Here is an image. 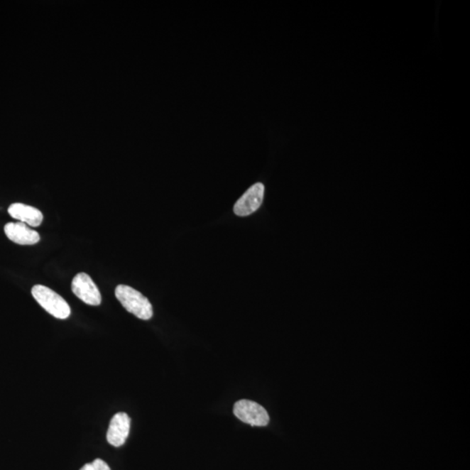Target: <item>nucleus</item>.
Masks as SVG:
<instances>
[{"label":"nucleus","mask_w":470,"mask_h":470,"mask_svg":"<svg viewBox=\"0 0 470 470\" xmlns=\"http://www.w3.org/2000/svg\"><path fill=\"white\" fill-rule=\"evenodd\" d=\"M265 187L263 183L253 185L245 194L237 200L234 207V214L245 217L259 209L263 202Z\"/></svg>","instance_id":"5"},{"label":"nucleus","mask_w":470,"mask_h":470,"mask_svg":"<svg viewBox=\"0 0 470 470\" xmlns=\"http://www.w3.org/2000/svg\"><path fill=\"white\" fill-rule=\"evenodd\" d=\"M234 414L241 422L251 426L264 427L269 422L267 410L253 400H238L234 406Z\"/></svg>","instance_id":"3"},{"label":"nucleus","mask_w":470,"mask_h":470,"mask_svg":"<svg viewBox=\"0 0 470 470\" xmlns=\"http://www.w3.org/2000/svg\"><path fill=\"white\" fill-rule=\"evenodd\" d=\"M72 290L77 297L90 306L102 303V295L94 280L87 273H80L72 280Z\"/></svg>","instance_id":"4"},{"label":"nucleus","mask_w":470,"mask_h":470,"mask_svg":"<svg viewBox=\"0 0 470 470\" xmlns=\"http://www.w3.org/2000/svg\"><path fill=\"white\" fill-rule=\"evenodd\" d=\"M115 295L121 305L138 319L148 321L153 317L152 304L141 293L134 288L126 285H119L115 290Z\"/></svg>","instance_id":"1"},{"label":"nucleus","mask_w":470,"mask_h":470,"mask_svg":"<svg viewBox=\"0 0 470 470\" xmlns=\"http://www.w3.org/2000/svg\"><path fill=\"white\" fill-rule=\"evenodd\" d=\"M131 419L126 413H118L111 420L106 440L114 447H121L125 444L130 433Z\"/></svg>","instance_id":"6"},{"label":"nucleus","mask_w":470,"mask_h":470,"mask_svg":"<svg viewBox=\"0 0 470 470\" xmlns=\"http://www.w3.org/2000/svg\"><path fill=\"white\" fill-rule=\"evenodd\" d=\"M5 233L10 241L18 245H34L40 241V234L23 222L7 223Z\"/></svg>","instance_id":"7"},{"label":"nucleus","mask_w":470,"mask_h":470,"mask_svg":"<svg viewBox=\"0 0 470 470\" xmlns=\"http://www.w3.org/2000/svg\"><path fill=\"white\" fill-rule=\"evenodd\" d=\"M32 295L37 302L53 317L61 319L70 317L71 308L68 303L49 288L43 285H35L33 288Z\"/></svg>","instance_id":"2"},{"label":"nucleus","mask_w":470,"mask_h":470,"mask_svg":"<svg viewBox=\"0 0 470 470\" xmlns=\"http://www.w3.org/2000/svg\"><path fill=\"white\" fill-rule=\"evenodd\" d=\"M80 470H111L109 464L102 459H96L91 464L84 465Z\"/></svg>","instance_id":"9"},{"label":"nucleus","mask_w":470,"mask_h":470,"mask_svg":"<svg viewBox=\"0 0 470 470\" xmlns=\"http://www.w3.org/2000/svg\"><path fill=\"white\" fill-rule=\"evenodd\" d=\"M9 213L19 222L26 223L32 226H40L43 222V214L40 210L22 203L11 204L9 208Z\"/></svg>","instance_id":"8"}]
</instances>
